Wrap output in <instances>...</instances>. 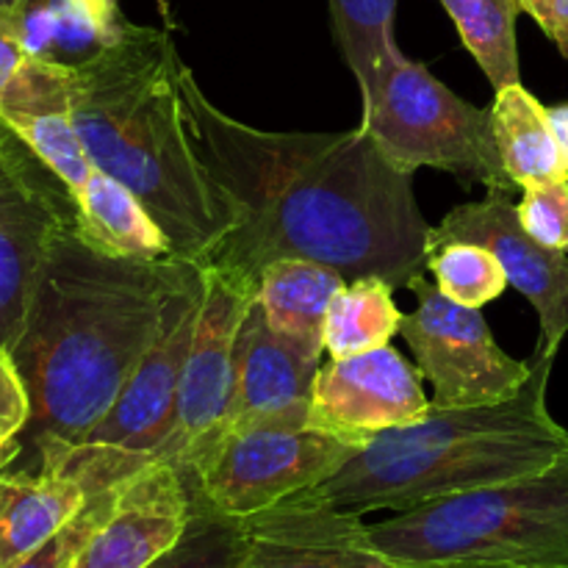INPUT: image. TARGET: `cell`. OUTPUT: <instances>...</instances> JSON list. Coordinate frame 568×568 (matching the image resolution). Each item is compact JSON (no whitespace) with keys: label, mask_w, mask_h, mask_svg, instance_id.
Listing matches in <instances>:
<instances>
[{"label":"cell","mask_w":568,"mask_h":568,"mask_svg":"<svg viewBox=\"0 0 568 568\" xmlns=\"http://www.w3.org/2000/svg\"><path fill=\"white\" fill-rule=\"evenodd\" d=\"M236 568H403L377 549L369 525L311 491L242 519Z\"/></svg>","instance_id":"obj_14"},{"label":"cell","mask_w":568,"mask_h":568,"mask_svg":"<svg viewBox=\"0 0 568 568\" xmlns=\"http://www.w3.org/2000/svg\"><path fill=\"white\" fill-rule=\"evenodd\" d=\"M70 222V189L0 122V347H14L44 258Z\"/></svg>","instance_id":"obj_10"},{"label":"cell","mask_w":568,"mask_h":568,"mask_svg":"<svg viewBox=\"0 0 568 568\" xmlns=\"http://www.w3.org/2000/svg\"><path fill=\"white\" fill-rule=\"evenodd\" d=\"M197 272L194 261L103 253L78 222L55 236L11 347L31 397L22 453L72 447L103 419L159 342L175 294Z\"/></svg>","instance_id":"obj_2"},{"label":"cell","mask_w":568,"mask_h":568,"mask_svg":"<svg viewBox=\"0 0 568 568\" xmlns=\"http://www.w3.org/2000/svg\"><path fill=\"white\" fill-rule=\"evenodd\" d=\"M203 303V270L175 294L159 342L148 349L120 397L103 419L78 444H48L33 458L37 466L55 469L87 488L89 497L120 486L150 464H159V449L172 427L183 364L192 347Z\"/></svg>","instance_id":"obj_7"},{"label":"cell","mask_w":568,"mask_h":568,"mask_svg":"<svg viewBox=\"0 0 568 568\" xmlns=\"http://www.w3.org/2000/svg\"><path fill=\"white\" fill-rule=\"evenodd\" d=\"M519 6H521V11H527V14H530L532 20H536L538 26L547 31L549 17H552L555 0H519Z\"/></svg>","instance_id":"obj_34"},{"label":"cell","mask_w":568,"mask_h":568,"mask_svg":"<svg viewBox=\"0 0 568 568\" xmlns=\"http://www.w3.org/2000/svg\"><path fill=\"white\" fill-rule=\"evenodd\" d=\"M519 222L536 242L566 253L568 250V178L525 189L516 205Z\"/></svg>","instance_id":"obj_28"},{"label":"cell","mask_w":568,"mask_h":568,"mask_svg":"<svg viewBox=\"0 0 568 568\" xmlns=\"http://www.w3.org/2000/svg\"><path fill=\"white\" fill-rule=\"evenodd\" d=\"M552 364V355L536 353L527 383L503 403L430 405L419 422L372 438L308 491L358 516L405 514L549 469L568 453V430L547 405Z\"/></svg>","instance_id":"obj_4"},{"label":"cell","mask_w":568,"mask_h":568,"mask_svg":"<svg viewBox=\"0 0 568 568\" xmlns=\"http://www.w3.org/2000/svg\"><path fill=\"white\" fill-rule=\"evenodd\" d=\"M89 499L81 483L55 469L0 471V568H17L33 558Z\"/></svg>","instance_id":"obj_19"},{"label":"cell","mask_w":568,"mask_h":568,"mask_svg":"<svg viewBox=\"0 0 568 568\" xmlns=\"http://www.w3.org/2000/svg\"><path fill=\"white\" fill-rule=\"evenodd\" d=\"M31 419V397L11 349L0 347V449L20 442Z\"/></svg>","instance_id":"obj_30"},{"label":"cell","mask_w":568,"mask_h":568,"mask_svg":"<svg viewBox=\"0 0 568 568\" xmlns=\"http://www.w3.org/2000/svg\"><path fill=\"white\" fill-rule=\"evenodd\" d=\"M0 122L70 189L72 200L81 197L98 166L72 120V70L28 55L0 98Z\"/></svg>","instance_id":"obj_16"},{"label":"cell","mask_w":568,"mask_h":568,"mask_svg":"<svg viewBox=\"0 0 568 568\" xmlns=\"http://www.w3.org/2000/svg\"><path fill=\"white\" fill-rule=\"evenodd\" d=\"M430 405L422 369L388 344L320 366L308 399V425L361 449L381 433L419 422Z\"/></svg>","instance_id":"obj_11"},{"label":"cell","mask_w":568,"mask_h":568,"mask_svg":"<svg viewBox=\"0 0 568 568\" xmlns=\"http://www.w3.org/2000/svg\"><path fill=\"white\" fill-rule=\"evenodd\" d=\"M403 325L394 286L383 277H355L333 297L325 322V353L331 358L372 353L392 344Z\"/></svg>","instance_id":"obj_24"},{"label":"cell","mask_w":568,"mask_h":568,"mask_svg":"<svg viewBox=\"0 0 568 568\" xmlns=\"http://www.w3.org/2000/svg\"><path fill=\"white\" fill-rule=\"evenodd\" d=\"M242 541V519L192 499V519L183 536L148 568H236Z\"/></svg>","instance_id":"obj_27"},{"label":"cell","mask_w":568,"mask_h":568,"mask_svg":"<svg viewBox=\"0 0 568 568\" xmlns=\"http://www.w3.org/2000/svg\"><path fill=\"white\" fill-rule=\"evenodd\" d=\"M333 37L358 81L361 100L369 105L383 78L403 59L394 39L397 0H327Z\"/></svg>","instance_id":"obj_23"},{"label":"cell","mask_w":568,"mask_h":568,"mask_svg":"<svg viewBox=\"0 0 568 568\" xmlns=\"http://www.w3.org/2000/svg\"><path fill=\"white\" fill-rule=\"evenodd\" d=\"M111 497H114V488H109V491L103 494H94L87 503V508H83L81 514L53 538V541L44 544L33 558H28L26 564L17 568H64L67 560L72 558V552L87 541L89 532H92L94 527H98V521L103 519V514L111 505Z\"/></svg>","instance_id":"obj_29"},{"label":"cell","mask_w":568,"mask_h":568,"mask_svg":"<svg viewBox=\"0 0 568 568\" xmlns=\"http://www.w3.org/2000/svg\"><path fill=\"white\" fill-rule=\"evenodd\" d=\"M78 231L92 247L139 261L175 258L164 231L155 225L136 194L105 172L94 170L75 200Z\"/></svg>","instance_id":"obj_21"},{"label":"cell","mask_w":568,"mask_h":568,"mask_svg":"<svg viewBox=\"0 0 568 568\" xmlns=\"http://www.w3.org/2000/svg\"><path fill=\"white\" fill-rule=\"evenodd\" d=\"M9 9L28 55L67 70L100 59L136 28L120 0H17Z\"/></svg>","instance_id":"obj_18"},{"label":"cell","mask_w":568,"mask_h":568,"mask_svg":"<svg viewBox=\"0 0 568 568\" xmlns=\"http://www.w3.org/2000/svg\"><path fill=\"white\" fill-rule=\"evenodd\" d=\"M427 270L453 303L483 308L508 288V275L491 250L471 242H449L427 253Z\"/></svg>","instance_id":"obj_26"},{"label":"cell","mask_w":568,"mask_h":568,"mask_svg":"<svg viewBox=\"0 0 568 568\" xmlns=\"http://www.w3.org/2000/svg\"><path fill=\"white\" fill-rule=\"evenodd\" d=\"M403 568H568V453L549 469L369 527Z\"/></svg>","instance_id":"obj_5"},{"label":"cell","mask_w":568,"mask_h":568,"mask_svg":"<svg viewBox=\"0 0 568 568\" xmlns=\"http://www.w3.org/2000/svg\"><path fill=\"white\" fill-rule=\"evenodd\" d=\"M547 114H549V125H552V133H555V142H558L560 159H564L566 172H568V103L552 105V109H547Z\"/></svg>","instance_id":"obj_33"},{"label":"cell","mask_w":568,"mask_h":568,"mask_svg":"<svg viewBox=\"0 0 568 568\" xmlns=\"http://www.w3.org/2000/svg\"><path fill=\"white\" fill-rule=\"evenodd\" d=\"M200 270H203V303H200L192 347L183 364L172 427L159 449V460L175 466H181L225 416L233 388L236 333L244 311L255 297L222 272L211 266Z\"/></svg>","instance_id":"obj_13"},{"label":"cell","mask_w":568,"mask_h":568,"mask_svg":"<svg viewBox=\"0 0 568 568\" xmlns=\"http://www.w3.org/2000/svg\"><path fill=\"white\" fill-rule=\"evenodd\" d=\"M361 128L397 170L414 175L433 166L488 192L516 186L505 170L491 109L458 98L425 64L399 59L383 78L381 92L364 105Z\"/></svg>","instance_id":"obj_8"},{"label":"cell","mask_w":568,"mask_h":568,"mask_svg":"<svg viewBox=\"0 0 568 568\" xmlns=\"http://www.w3.org/2000/svg\"><path fill=\"white\" fill-rule=\"evenodd\" d=\"M416 308L403 314L399 336L433 386L436 408H471L514 397L527 383L532 361H516L494 342L480 308L458 305L436 283L416 275L408 283Z\"/></svg>","instance_id":"obj_9"},{"label":"cell","mask_w":568,"mask_h":568,"mask_svg":"<svg viewBox=\"0 0 568 568\" xmlns=\"http://www.w3.org/2000/svg\"><path fill=\"white\" fill-rule=\"evenodd\" d=\"M192 497L175 464H150L114 486L109 510L64 568H148L186 530Z\"/></svg>","instance_id":"obj_15"},{"label":"cell","mask_w":568,"mask_h":568,"mask_svg":"<svg viewBox=\"0 0 568 568\" xmlns=\"http://www.w3.org/2000/svg\"><path fill=\"white\" fill-rule=\"evenodd\" d=\"M320 355L316 349L272 331L264 308L253 297L233 347L231 403L216 427L286 414L308 405L316 372L322 366Z\"/></svg>","instance_id":"obj_17"},{"label":"cell","mask_w":568,"mask_h":568,"mask_svg":"<svg viewBox=\"0 0 568 568\" xmlns=\"http://www.w3.org/2000/svg\"><path fill=\"white\" fill-rule=\"evenodd\" d=\"M358 447L308 425V405L216 427L181 469L189 497L244 519L336 475Z\"/></svg>","instance_id":"obj_6"},{"label":"cell","mask_w":568,"mask_h":568,"mask_svg":"<svg viewBox=\"0 0 568 568\" xmlns=\"http://www.w3.org/2000/svg\"><path fill=\"white\" fill-rule=\"evenodd\" d=\"M26 61L28 50L22 44L14 14H11V9H0V98H3V92Z\"/></svg>","instance_id":"obj_31"},{"label":"cell","mask_w":568,"mask_h":568,"mask_svg":"<svg viewBox=\"0 0 568 568\" xmlns=\"http://www.w3.org/2000/svg\"><path fill=\"white\" fill-rule=\"evenodd\" d=\"M510 192H488L486 200L464 203L449 211L427 239V253L449 242H471L491 250L508 275V286L519 288L538 314L541 338L538 353L558 355L568 333V255L544 247L521 227Z\"/></svg>","instance_id":"obj_12"},{"label":"cell","mask_w":568,"mask_h":568,"mask_svg":"<svg viewBox=\"0 0 568 568\" xmlns=\"http://www.w3.org/2000/svg\"><path fill=\"white\" fill-rule=\"evenodd\" d=\"M20 455H22V442H14V444H9L6 449H0V471L11 469V464H14Z\"/></svg>","instance_id":"obj_35"},{"label":"cell","mask_w":568,"mask_h":568,"mask_svg":"<svg viewBox=\"0 0 568 568\" xmlns=\"http://www.w3.org/2000/svg\"><path fill=\"white\" fill-rule=\"evenodd\" d=\"M547 37L558 44V50L568 61V0H555L552 17H549Z\"/></svg>","instance_id":"obj_32"},{"label":"cell","mask_w":568,"mask_h":568,"mask_svg":"<svg viewBox=\"0 0 568 568\" xmlns=\"http://www.w3.org/2000/svg\"><path fill=\"white\" fill-rule=\"evenodd\" d=\"M442 6L453 17L460 42L491 81L494 92L521 83L516 44L519 0H442Z\"/></svg>","instance_id":"obj_25"},{"label":"cell","mask_w":568,"mask_h":568,"mask_svg":"<svg viewBox=\"0 0 568 568\" xmlns=\"http://www.w3.org/2000/svg\"><path fill=\"white\" fill-rule=\"evenodd\" d=\"M181 67L170 31L136 26L72 70V120L92 164L136 194L175 258L200 264L236 220L194 153Z\"/></svg>","instance_id":"obj_3"},{"label":"cell","mask_w":568,"mask_h":568,"mask_svg":"<svg viewBox=\"0 0 568 568\" xmlns=\"http://www.w3.org/2000/svg\"><path fill=\"white\" fill-rule=\"evenodd\" d=\"M491 116L505 170L516 186L530 189L568 178L547 105H541L536 94L527 92L521 83L503 89L494 98Z\"/></svg>","instance_id":"obj_22"},{"label":"cell","mask_w":568,"mask_h":568,"mask_svg":"<svg viewBox=\"0 0 568 568\" xmlns=\"http://www.w3.org/2000/svg\"><path fill=\"white\" fill-rule=\"evenodd\" d=\"M194 153L233 211V231L200 261L255 294L272 261L308 258L344 281L383 277L394 288L427 266L433 227L414 175L397 170L364 128L277 133L220 111L181 67Z\"/></svg>","instance_id":"obj_1"},{"label":"cell","mask_w":568,"mask_h":568,"mask_svg":"<svg viewBox=\"0 0 568 568\" xmlns=\"http://www.w3.org/2000/svg\"><path fill=\"white\" fill-rule=\"evenodd\" d=\"M17 0H0V9H9V6H14Z\"/></svg>","instance_id":"obj_36"},{"label":"cell","mask_w":568,"mask_h":568,"mask_svg":"<svg viewBox=\"0 0 568 568\" xmlns=\"http://www.w3.org/2000/svg\"><path fill=\"white\" fill-rule=\"evenodd\" d=\"M344 277L325 264L308 258L272 261L258 277L255 300L264 308L266 322L281 336L325 353L327 308Z\"/></svg>","instance_id":"obj_20"}]
</instances>
